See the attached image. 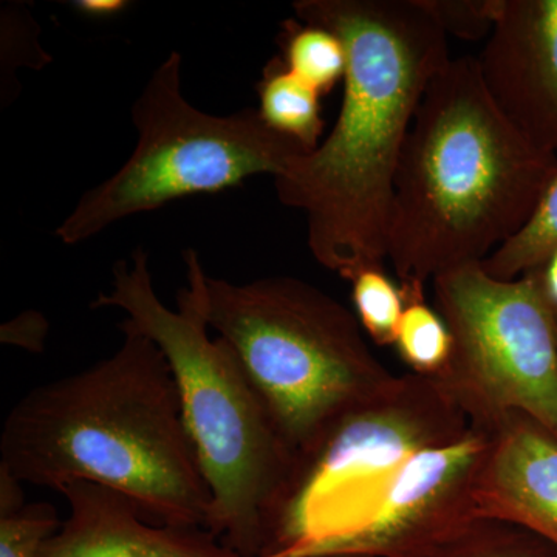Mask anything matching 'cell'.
I'll return each mask as SVG.
<instances>
[{"mask_svg": "<svg viewBox=\"0 0 557 557\" xmlns=\"http://www.w3.org/2000/svg\"><path fill=\"white\" fill-rule=\"evenodd\" d=\"M182 54L172 51L132 106L137 148L121 170L84 194L58 226L62 244L76 245L120 220L171 201L236 188L258 174L277 177L310 152L245 109L215 116L190 106L182 91Z\"/></svg>", "mask_w": 557, "mask_h": 557, "instance_id": "7", "label": "cell"}, {"mask_svg": "<svg viewBox=\"0 0 557 557\" xmlns=\"http://www.w3.org/2000/svg\"><path fill=\"white\" fill-rule=\"evenodd\" d=\"M557 251V174L525 226L482 263L487 274L502 281L537 270Z\"/></svg>", "mask_w": 557, "mask_h": 557, "instance_id": "16", "label": "cell"}, {"mask_svg": "<svg viewBox=\"0 0 557 557\" xmlns=\"http://www.w3.org/2000/svg\"><path fill=\"white\" fill-rule=\"evenodd\" d=\"M406 309L394 346L412 373L435 379L448 366L453 338L445 319L429 306L426 287H405Z\"/></svg>", "mask_w": 557, "mask_h": 557, "instance_id": "15", "label": "cell"}, {"mask_svg": "<svg viewBox=\"0 0 557 557\" xmlns=\"http://www.w3.org/2000/svg\"><path fill=\"white\" fill-rule=\"evenodd\" d=\"M487 431L493 443L475 490L480 518L515 523L557 548V440L518 413Z\"/></svg>", "mask_w": 557, "mask_h": 557, "instance_id": "12", "label": "cell"}, {"mask_svg": "<svg viewBox=\"0 0 557 557\" xmlns=\"http://www.w3.org/2000/svg\"><path fill=\"white\" fill-rule=\"evenodd\" d=\"M185 263L209 329L233 348L296 458L394 376L357 317L309 282L231 284L209 276L194 249Z\"/></svg>", "mask_w": 557, "mask_h": 557, "instance_id": "5", "label": "cell"}, {"mask_svg": "<svg viewBox=\"0 0 557 557\" xmlns=\"http://www.w3.org/2000/svg\"><path fill=\"white\" fill-rule=\"evenodd\" d=\"M61 525L57 509L49 504L0 511V557H39Z\"/></svg>", "mask_w": 557, "mask_h": 557, "instance_id": "19", "label": "cell"}, {"mask_svg": "<svg viewBox=\"0 0 557 557\" xmlns=\"http://www.w3.org/2000/svg\"><path fill=\"white\" fill-rule=\"evenodd\" d=\"M329 557H373V556H366V555H339V556H329Z\"/></svg>", "mask_w": 557, "mask_h": 557, "instance_id": "24", "label": "cell"}, {"mask_svg": "<svg viewBox=\"0 0 557 557\" xmlns=\"http://www.w3.org/2000/svg\"><path fill=\"white\" fill-rule=\"evenodd\" d=\"M79 13L89 17H113L121 11L129 9V2L126 0H76L73 2Z\"/></svg>", "mask_w": 557, "mask_h": 557, "instance_id": "21", "label": "cell"}, {"mask_svg": "<svg viewBox=\"0 0 557 557\" xmlns=\"http://www.w3.org/2000/svg\"><path fill=\"white\" fill-rule=\"evenodd\" d=\"M471 423L434 379L392 376L296 458L260 557L336 556L399 468Z\"/></svg>", "mask_w": 557, "mask_h": 557, "instance_id": "6", "label": "cell"}, {"mask_svg": "<svg viewBox=\"0 0 557 557\" xmlns=\"http://www.w3.org/2000/svg\"><path fill=\"white\" fill-rule=\"evenodd\" d=\"M446 35L463 40L490 38L504 0H424Z\"/></svg>", "mask_w": 557, "mask_h": 557, "instance_id": "20", "label": "cell"}, {"mask_svg": "<svg viewBox=\"0 0 557 557\" xmlns=\"http://www.w3.org/2000/svg\"><path fill=\"white\" fill-rule=\"evenodd\" d=\"M259 115L277 134L317 149L324 135L321 97L306 81L293 75L281 58L263 67L258 86Z\"/></svg>", "mask_w": 557, "mask_h": 557, "instance_id": "13", "label": "cell"}, {"mask_svg": "<svg viewBox=\"0 0 557 557\" xmlns=\"http://www.w3.org/2000/svg\"><path fill=\"white\" fill-rule=\"evenodd\" d=\"M478 60L498 108L557 153V0H504Z\"/></svg>", "mask_w": 557, "mask_h": 557, "instance_id": "10", "label": "cell"}, {"mask_svg": "<svg viewBox=\"0 0 557 557\" xmlns=\"http://www.w3.org/2000/svg\"><path fill=\"white\" fill-rule=\"evenodd\" d=\"M70 515L39 557H244L203 528L157 525L134 502L97 483L60 490Z\"/></svg>", "mask_w": 557, "mask_h": 557, "instance_id": "11", "label": "cell"}, {"mask_svg": "<svg viewBox=\"0 0 557 557\" xmlns=\"http://www.w3.org/2000/svg\"><path fill=\"white\" fill-rule=\"evenodd\" d=\"M351 284V300L361 329L376 346H394L395 336L406 295L399 282L394 281L383 265L364 267L348 277Z\"/></svg>", "mask_w": 557, "mask_h": 557, "instance_id": "18", "label": "cell"}, {"mask_svg": "<svg viewBox=\"0 0 557 557\" xmlns=\"http://www.w3.org/2000/svg\"><path fill=\"white\" fill-rule=\"evenodd\" d=\"M557 174L491 97L478 58H450L410 127L388 219L387 259L405 287L483 263L516 236Z\"/></svg>", "mask_w": 557, "mask_h": 557, "instance_id": "3", "label": "cell"}, {"mask_svg": "<svg viewBox=\"0 0 557 557\" xmlns=\"http://www.w3.org/2000/svg\"><path fill=\"white\" fill-rule=\"evenodd\" d=\"M491 432L471 424L461 437L420 450L391 480L372 515L338 555L428 557L479 519L475 490Z\"/></svg>", "mask_w": 557, "mask_h": 557, "instance_id": "9", "label": "cell"}, {"mask_svg": "<svg viewBox=\"0 0 557 557\" xmlns=\"http://www.w3.org/2000/svg\"><path fill=\"white\" fill-rule=\"evenodd\" d=\"M549 307H552L553 318H555L556 335H557V306H553V304H549Z\"/></svg>", "mask_w": 557, "mask_h": 557, "instance_id": "23", "label": "cell"}, {"mask_svg": "<svg viewBox=\"0 0 557 557\" xmlns=\"http://www.w3.org/2000/svg\"><path fill=\"white\" fill-rule=\"evenodd\" d=\"M293 10L339 36L347 67L335 126L274 185L306 215L313 258L348 281L387 259L399 160L429 84L450 61L448 35L424 0H298Z\"/></svg>", "mask_w": 557, "mask_h": 557, "instance_id": "1", "label": "cell"}, {"mask_svg": "<svg viewBox=\"0 0 557 557\" xmlns=\"http://www.w3.org/2000/svg\"><path fill=\"white\" fill-rule=\"evenodd\" d=\"M432 288L453 338L434 380L469 423L487 429L518 413L557 440L556 324L536 271L502 281L475 263Z\"/></svg>", "mask_w": 557, "mask_h": 557, "instance_id": "8", "label": "cell"}, {"mask_svg": "<svg viewBox=\"0 0 557 557\" xmlns=\"http://www.w3.org/2000/svg\"><path fill=\"white\" fill-rule=\"evenodd\" d=\"M428 557H557V548L515 523L479 518Z\"/></svg>", "mask_w": 557, "mask_h": 557, "instance_id": "17", "label": "cell"}, {"mask_svg": "<svg viewBox=\"0 0 557 557\" xmlns=\"http://www.w3.org/2000/svg\"><path fill=\"white\" fill-rule=\"evenodd\" d=\"M278 44L281 60L289 72L319 94H330L344 79L347 53L336 33L319 25L288 20L282 24Z\"/></svg>", "mask_w": 557, "mask_h": 557, "instance_id": "14", "label": "cell"}, {"mask_svg": "<svg viewBox=\"0 0 557 557\" xmlns=\"http://www.w3.org/2000/svg\"><path fill=\"white\" fill-rule=\"evenodd\" d=\"M541 278L542 288H544L545 296L548 302L557 306V251L544 263L534 270Z\"/></svg>", "mask_w": 557, "mask_h": 557, "instance_id": "22", "label": "cell"}, {"mask_svg": "<svg viewBox=\"0 0 557 557\" xmlns=\"http://www.w3.org/2000/svg\"><path fill=\"white\" fill-rule=\"evenodd\" d=\"M94 309L123 310L121 327L152 339L177 384L183 417L212 496L209 533L244 557H260L296 456L225 339H212L196 293L180 289L177 309L153 288L148 252L113 269L112 289Z\"/></svg>", "mask_w": 557, "mask_h": 557, "instance_id": "4", "label": "cell"}, {"mask_svg": "<svg viewBox=\"0 0 557 557\" xmlns=\"http://www.w3.org/2000/svg\"><path fill=\"white\" fill-rule=\"evenodd\" d=\"M91 368L33 388L0 434V472L60 491L97 483L157 525L209 531L212 496L183 417L177 384L148 336Z\"/></svg>", "mask_w": 557, "mask_h": 557, "instance_id": "2", "label": "cell"}]
</instances>
